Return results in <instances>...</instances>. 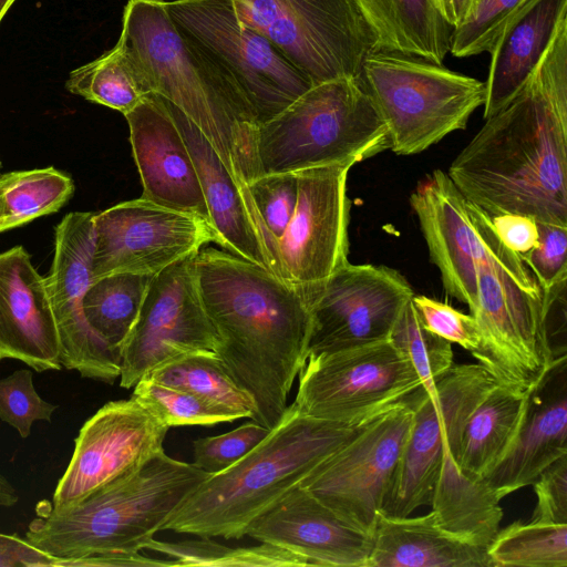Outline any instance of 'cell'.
<instances>
[{"instance_id":"cell-51","label":"cell","mask_w":567,"mask_h":567,"mask_svg":"<svg viewBox=\"0 0 567 567\" xmlns=\"http://www.w3.org/2000/svg\"><path fill=\"white\" fill-rule=\"evenodd\" d=\"M18 501L19 496L14 486L0 473V506L12 507Z\"/></svg>"},{"instance_id":"cell-4","label":"cell","mask_w":567,"mask_h":567,"mask_svg":"<svg viewBox=\"0 0 567 567\" xmlns=\"http://www.w3.org/2000/svg\"><path fill=\"white\" fill-rule=\"evenodd\" d=\"M367 422L343 424L312 417L292 402L256 447L203 481L162 530L210 538L244 537L257 516L353 439Z\"/></svg>"},{"instance_id":"cell-34","label":"cell","mask_w":567,"mask_h":567,"mask_svg":"<svg viewBox=\"0 0 567 567\" xmlns=\"http://www.w3.org/2000/svg\"><path fill=\"white\" fill-rule=\"evenodd\" d=\"M69 92L121 112H131L145 96L127 58L115 44L97 59L73 70Z\"/></svg>"},{"instance_id":"cell-41","label":"cell","mask_w":567,"mask_h":567,"mask_svg":"<svg viewBox=\"0 0 567 567\" xmlns=\"http://www.w3.org/2000/svg\"><path fill=\"white\" fill-rule=\"evenodd\" d=\"M248 190L266 230L277 243L296 209L297 173L262 174L248 184Z\"/></svg>"},{"instance_id":"cell-13","label":"cell","mask_w":567,"mask_h":567,"mask_svg":"<svg viewBox=\"0 0 567 567\" xmlns=\"http://www.w3.org/2000/svg\"><path fill=\"white\" fill-rule=\"evenodd\" d=\"M412 423L413 411L403 400L369 420L300 485L342 518L372 534Z\"/></svg>"},{"instance_id":"cell-1","label":"cell","mask_w":567,"mask_h":567,"mask_svg":"<svg viewBox=\"0 0 567 567\" xmlns=\"http://www.w3.org/2000/svg\"><path fill=\"white\" fill-rule=\"evenodd\" d=\"M485 121L450 179L488 215L567 227V18L520 91Z\"/></svg>"},{"instance_id":"cell-2","label":"cell","mask_w":567,"mask_h":567,"mask_svg":"<svg viewBox=\"0 0 567 567\" xmlns=\"http://www.w3.org/2000/svg\"><path fill=\"white\" fill-rule=\"evenodd\" d=\"M216 354L255 402L252 421L272 430L307 361L310 312L299 288L237 255L203 247L193 257Z\"/></svg>"},{"instance_id":"cell-8","label":"cell","mask_w":567,"mask_h":567,"mask_svg":"<svg viewBox=\"0 0 567 567\" xmlns=\"http://www.w3.org/2000/svg\"><path fill=\"white\" fill-rule=\"evenodd\" d=\"M481 332L474 355L495 379L528 392L555 361L543 326L542 289L520 256L505 246L477 267Z\"/></svg>"},{"instance_id":"cell-10","label":"cell","mask_w":567,"mask_h":567,"mask_svg":"<svg viewBox=\"0 0 567 567\" xmlns=\"http://www.w3.org/2000/svg\"><path fill=\"white\" fill-rule=\"evenodd\" d=\"M166 4L176 28L235 80L259 124L312 86L265 34L237 21L231 0Z\"/></svg>"},{"instance_id":"cell-28","label":"cell","mask_w":567,"mask_h":567,"mask_svg":"<svg viewBox=\"0 0 567 567\" xmlns=\"http://www.w3.org/2000/svg\"><path fill=\"white\" fill-rule=\"evenodd\" d=\"M458 444L443 455L430 505L442 529L488 549L503 518L501 499L485 482L461 472L456 463Z\"/></svg>"},{"instance_id":"cell-31","label":"cell","mask_w":567,"mask_h":567,"mask_svg":"<svg viewBox=\"0 0 567 567\" xmlns=\"http://www.w3.org/2000/svg\"><path fill=\"white\" fill-rule=\"evenodd\" d=\"M144 378L187 391L239 419L255 416L254 400L234 381L215 352H192L173 358Z\"/></svg>"},{"instance_id":"cell-24","label":"cell","mask_w":567,"mask_h":567,"mask_svg":"<svg viewBox=\"0 0 567 567\" xmlns=\"http://www.w3.org/2000/svg\"><path fill=\"white\" fill-rule=\"evenodd\" d=\"M61 344L45 277L22 246L0 252V360L61 370Z\"/></svg>"},{"instance_id":"cell-35","label":"cell","mask_w":567,"mask_h":567,"mask_svg":"<svg viewBox=\"0 0 567 567\" xmlns=\"http://www.w3.org/2000/svg\"><path fill=\"white\" fill-rule=\"evenodd\" d=\"M146 548L172 558L176 566H308L305 558L288 549L268 543L247 547H228L212 540L210 537H198V539L179 542H162L153 538Z\"/></svg>"},{"instance_id":"cell-37","label":"cell","mask_w":567,"mask_h":567,"mask_svg":"<svg viewBox=\"0 0 567 567\" xmlns=\"http://www.w3.org/2000/svg\"><path fill=\"white\" fill-rule=\"evenodd\" d=\"M390 340L410 360L429 393L435 380L454 364L452 343L423 326L412 298L402 309Z\"/></svg>"},{"instance_id":"cell-30","label":"cell","mask_w":567,"mask_h":567,"mask_svg":"<svg viewBox=\"0 0 567 567\" xmlns=\"http://www.w3.org/2000/svg\"><path fill=\"white\" fill-rule=\"evenodd\" d=\"M377 34L379 49L419 56L442 65L452 29L435 0H357Z\"/></svg>"},{"instance_id":"cell-20","label":"cell","mask_w":567,"mask_h":567,"mask_svg":"<svg viewBox=\"0 0 567 567\" xmlns=\"http://www.w3.org/2000/svg\"><path fill=\"white\" fill-rule=\"evenodd\" d=\"M94 214H66L55 227L54 257L45 277L55 317L61 364L82 378L113 383L120 377V357L90 327L83 297L92 282Z\"/></svg>"},{"instance_id":"cell-52","label":"cell","mask_w":567,"mask_h":567,"mask_svg":"<svg viewBox=\"0 0 567 567\" xmlns=\"http://www.w3.org/2000/svg\"><path fill=\"white\" fill-rule=\"evenodd\" d=\"M16 0H0V23Z\"/></svg>"},{"instance_id":"cell-36","label":"cell","mask_w":567,"mask_h":567,"mask_svg":"<svg viewBox=\"0 0 567 567\" xmlns=\"http://www.w3.org/2000/svg\"><path fill=\"white\" fill-rule=\"evenodd\" d=\"M493 567H567V524H511L488 546Z\"/></svg>"},{"instance_id":"cell-27","label":"cell","mask_w":567,"mask_h":567,"mask_svg":"<svg viewBox=\"0 0 567 567\" xmlns=\"http://www.w3.org/2000/svg\"><path fill=\"white\" fill-rule=\"evenodd\" d=\"M369 567H493L486 547L442 529L431 511L417 517L379 512Z\"/></svg>"},{"instance_id":"cell-50","label":"cell","mask_w":567,"mask_h":567,"mask_svg":"<svg viewBox=\"0 0 567 567\" xmlns=\"http://www.w3.org/2000/svg\"><path fill=\"white\" fill-rule=\"evenodd\" d=\"M435 3L444 21L454 30L472 17L478 0H435Z\"/></svg>"},{"instance_id":"cell-48","label":"cell","mask_w":567,"mask_h":567,"mask_svg":"<svg viewBox=\"0 0 567 567\" xmlns=\"http://www.w3.org/2000/svg\"><path fill=\"white\" fill-rule=\"evenodd\" d=\"M54 558L25 538L0 533V567H53Z\"/></svg>"},{"instance_id":"cell-49","label":"cell","mask_w":567,"mask_h":567,"mask_svg":"<svg viewBox=\"0 0 567 567\" xmlns=\"http://www.w3.org/2000/svg\"><path fill=\"white\" fill-rule=\"evenodd\" d=\"M156 567V566H176L174 560L155 559L135 553H111L89 556L72 560L66 567Z\"/></svg>"},{"instance_id":"cell-29","label":"cell","mask_w":567,"mask_h":567,"mask_svg":"<svg viewBox=\"0 0 567 567\" xmlns=\"http://www.w3.org/2000/svg\"><path fill=\"white\" fill-rule=\"evenodd\" d=\"M529 392L498 383L471 412L456 461L465 476L482 481L511 451L524 421Z\"/></svg>"},{"instance_id":"cell-11","label":"cell","mask_w":567,"mask_h":567,"mask_svg":"<svg viewBox=\"0 0 567 567\" xmlns=\"http://www.w3.org/2000/svg\"><path fill=\"white\" fill-rule=\"evenodd\" d=\"M499 382L482 364H453L429 393L422 385L404 401L412 427L380 512L408 516L430 505L445 451L461 441L464 423Z\"/></svg>"},{"instance_id":"cell-53","label":"cell","mask_w":567,"mask_h":567,"mask_svg":"<svg viewBox=\"0 0 567 567\" xmlns=\"http://www.w3.org/2000/svg\"><path fill=\"white\" fill-rule=\"evenodd\" d=\"M1 166H2V165H1V161H0V168H1Z\"/></svg>"},{"instance_id":"cell-15","label":"cell","mask_w":567,"mask_h":567,"mask_svg":"<svg viewBox=\"0 0 567 567\" xmlns=\"http://www.w3.org/2000/svg\"><path fill=\"white\" fill-rule=\"evenodd\" d=\"M93 220L92 280L114 272L154 276L208 243L218 244L206 219L142 196L95 213Z\"/></svg>"},{"instance_id":"cell-39","label":"cell","mask_w":567,"mask_h":567,"mask_svg":"<svg viewBox=\"0 0 567 567\" xmlns=\"http://www.w3.org/2000/svg\"><path fill=\"white\" fill-rule=\"evenodd\" d=\"M529 0H478L472 17L452 31L450 52L466 58L491 51L507 22Z\"/></svg>"},{"instance_id":"cell-38","label":"cell","mask_w":567,"mask_h":567,"mask_svg":"<svg viewBox=\"0 0 567 567\" xmlns=\"http://www.w3.org/2000/svg\"><path fill=\"white\" fill-rule=\"evenodd\" d=\"M133 394L156 419L168 429L172 426H212L239 417L198 396L147 378L133 388Z\"/></svg>"},{"instance_id":"cell-6","label":"cell","mask_w":567,"mask_h":567,"mask_svg":"<svg viewBox=\"0 0 567 567\" xmlns=\"http://www.w3.org/2000/svg\"><path fill=\"white\" fill-rule=\"evenodd\" d=\"M388 148V127L360 79L313 84L257 131L260 175L355 165Z\"/></svg>"},{"instance_id":"cell-32","label":"cell","mask_w":567,"mask_h":567,"mask_svg":"<svg viewBox=\"0 0 567 567\" xmlns=\"http://www.w3.org/2000/svg\"><path fill=\"white\" fill-rule=\"evenodd\" d=\"M152 278L114 272L93 279L85 291L82 305L90 327L117 353L136 321Z\"/></svg>"},{"instance_id":"cell-3","label":"cell","mask_w":567,"mask_h":567,"mask_svg":"<svg viewBox=\"0 0 567 567\" xmlns=\"http://www.w3.org/2000/svg\"><path fill=\"white\" fill-rule=\"evenodd\" d=\"M166 2L127 0L116 44L144 94L188 118L249 194L260 176L256 115L235 80L176 28Z\"/></svg>"},{"instance_id":"cell-17","label":"cell","mask_w":567,"mask_h":567,"mask_svg":"<svg viewBox=\"0 0 567 567\" xmlns=\"http://www.w3.org/2000/svg\"><path fill=\"white\" fill-rule=\"evenodd\" d=\"M352 166L346 163L296 172L297 205L277 247L281 278L305 296L349 262L347 178Z\"/></svg>"},{"instance_id":"cell-25","label":"cell","mask_w":567,"mask_h":567,"mask_svg":"<svg viewBox=\"0 0 567 567\" xmlns=\"http://www.w3.org/2000/svg\"><path fill=\"white\" fill-rule=\"evenodd\" d=\"M564 455H567V355L556 359L530 390L513 447L482 481L502 499L533 484Z\"/></svg>"},{"instance_id":"cell-45","label":"cell","mask_w":567,"mask_h":567,"mask_svg":"<svg viewBox=\"0 0 567 567\" xmlns=\"http://www.w3.org/2000/svg\"><path fill=\"white\" fill-rule=\"evenodd\" d=\"M533 484L537 503L530 522L567 524V455L546 467Z\"/></svg>"},{"instance_id":"cell-14","label":"cell","mask_w":567,"mask_h":567,"mask_svg":"<svg viewBox=\"0 0 567 567\" xmlns=\"http://www.w3.org/2000/svg\"><path fill=\"white\" fill-rule=\"evenodd\" d=\"M413 295L392 268L347 262L305 296L310 312L307 359L390 339Z\"/></svg>"},{"instance_id":"cell-40","label":"cell","mask_w":567,"mask_h":567,"mask_svg":"<svg viewBox=\"0 0 567 567\" xmlns=\"http://www.w3.org/2000/svg\"><path fill=\"white\" fill-rule=\"evenodd\" d=\"M56 408L38 394L31 370H17L0 379V420L14 427L22 439L30 435L35 421L50 422Z\"/></svg>"},{"instance_id":"cell-23","label":"cell","mask_w":567,"mask_h":567,"mask_svg":"<svg viewBox=\"0 0 567 567\" xmlns=\"http://www.w3.org/2000/svg\"><path fill=\"white\" fill-rule=\"evenodd\" d=\"M164 104L194 161L218 245L281 278L277 243L266 230L251 196L237 183L200 131L176 109Z\"/></svg>"},{"instance_id":"cell-12","label":"cell","mask_w":567,"mask_h":567,"mask_svg":"<svg viewBox=\"0 0 567 567\" xmlns=\"http://www.w3.org/2000/svg\"><path fill=\"white\" fill-rule=\"evenodd\" d=\"M298 375L297 409L343 424L364 423L422 385L390 339L309 357Z\"/></svg>"},{"instance_id":"cell-9","label":"cell","mask_w":567,"mask_h":567,"mask_svg":"<svg viewBox=\"0 0 567 567\" xmlns=\"http://www.w3.org/2000/svg\"><path fill=\"white\" fill-rule=\"evenodd\" d=\"M237 21L265 34L313 84L360 79L379 51L357 0H231Z\"/></svg>"},{"instance_id":"cell-19","label":"cell","mask_w":567,"mask_h":567,"mask_svg":"<svg viewBox=\"0 0 567 567\" xmlns=\"http://www.w3.org/2000/svg\"><path fill=\"white\" fill-rule=\"evenodd\" d=\"M410 204L445 291L473 310L478 265L506 246L488 214L470 202L441 169L419 182Z\"/></svg>"},{"instance_id":"cell-21","label":"cell","mask_w":567,"mask_h":567,"mask_svg":"<svg viewBox=\"0 0 567 567\" xmlns=\"http://www.w3.org/2000/svg\"><path fill=\"white\" fill-rule=\"evenodd\" d=\"M245 536L305 558L308 566L369 567L372 534L298 484L257 516Z\"/></svg>"},{"instance_id":"cell-46","label":"cell","mask_w":567,"mask_h":567,"mask_svg":"<svg viewBox=\"0 0 567 567\" xmlns=\"http://www.w3.org/2000/svg\"><path fill=\"white\" fill-rule=\"evenodd\" d=\"M566 284L567 278H564L542 291L543 326L554 360L567 354Z\"/></svg>"},{"instance_id":"cell-47","label":"cell","mask_w":567,"mask_h":567,"mask_svg":"<svg viewBox=\"0 0 567 567\" xmlns=\"http://www.w3.org/2000/svg\"><path fill=\"white\" fill-rule=\"evenodd\" d=\"M488 216L503 243L519 256L536 246L538 229L534 218L511 213Z\"/></svg>"},{"instance_id":"cell-5","label":"cell","mask_w":567,"mask_h":567,"mask_svg":"<svg viewBox=\"0 0 567 567\" xmlns=\"http://www.w3.org/2000/svg\"><path fill=\"white\" fill-rule=\"evenodd\" d=\"M209 475L163 450L74 505L54 508L40 502L25 539L53 557V567L94 555L141 551Z\"/></svg>"},{"instance_id":"cell-33","label":"cell","mask_w":567,"mask_h":567,"mask_svg":"<svg viewBox=\"0 0 567 567\" xmlns=\"http://www.w3.org/2000/svg\"><path fill=\"white\" fill-rule=\"evenodd\" d=\"M70 175L52 166L0 175V234L59 212L73 196Z\"/></svg>"},{"instance_id":"cell-16","label":"cell","mask_w":567,"mask_h":567,"mask_svg":"<svg viewBox=\"0 0 567 567\" xmlns=\"http://www.w3.org/2000/svg\"><path fill=\"white\" fill-rule=\"evenodd\" d=\"M195 256V255H194ZM185 258L153 276L120 355V385L132 389L154 368L192 352H216L217 334Z\"/></svg>"},{"instance_id":"cell-44","label":"cell","mask_w":567,"mask_h":567,"mask_svg":"<svg viewBox=\"0 0 567 567\" xmlns=\"http://www.w3.org/2000/svg\"><path fill=\"white\" fill-rule=\"evenodd\" d=\"M538 241L520 256L542 291L567 278V227L537 221Z\"/></svg>"},{"instance_id":"cell-7","label":"cell","mask_w":567,"mask_h":567,"mask_svg":"<svg viewBox=\"0 0 567 567\" xmlns=\"http://www.w3.org/2000/svg\"><path fill=\"white\" fill-rule=\"evenodd\" d=\"M360 80L388 127L390 150L398 155L419 154L464 130L485 102L484 82L400 52L369 54Z\"/></svg>"},{"instance_id":"cell-22","label":"cell","mask_w":567,"mask_h":567,"mask_svg":"<svg viewBox=\"0 0 567 567\" xmlns=\"http://www.w3.org/2000/svg\"><path fill=\"white\" fill-rule=\"evenodd\" d=\"M124 116L143 185L142 197L209 223L194 161L164 102L146 94Z\"/></svg>"},{"instance_id":"cell-18","label":"cell","mask_w":567,"mask_h":567,"mask_svg":"<svg viewBox=\"0 0 567 567\" xmlns=\"http://www.w3.org/2000/svg\"><path fill=\"white\" fill-rule=\"evenodd\" d=\"M167 431L134 396L105 403L80 429L51 506L74 505L132 474L164 450Z\"/></svg>"},{"instance_id":"cell-26","label":"cell","mask_w":567,"mask_h":567,"mask_svg":"<svg viewBox=\"0 0 567 567\" xmlns=\"http://www.w3.org/2000/svg\"><path fill=\"white\" fill-rule=\"evenodd\" d=\"M567 18V0H529L504 27L491 53L484 120L520 91Z\"/></svg>"},{"instance_id":"cell-42","label":"cell","mask_w":567,"mask_h":567,"mask_svg":"<svg viewBox=\"0 0 567 567\" xmlns=\"http://www.w3.org/2000/svg\"><path fill=\"white\" fill-rule=\"evenodd\" d=\"M270 431L252 421L224 434L199 437L193 442V464L209 474L221 472L248 454Z\"/></svg>"},{"instance_id":"cell-43","label":"cell","mask_w":567,"mask_h":567,"mask_svg":"<svg viewBox=\"0 0 567 567\" xmlns=\"http://www.w3.org/2000/svg\"><path fill=\"white\" fill-rule=\"evenodd\" d=\"M412 302L426 329L451 343H457L473 357L478 352L481 332L472 315L422 295H413Z\"/></svg>"}]
</instances>
